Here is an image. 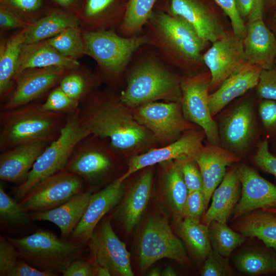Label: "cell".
I'll return each instance as SVG.
<instances>
[{
	"label": "cell",
	"instance_id": "6da1fadb",
	"mask_svg": "<svg viewBox=\"0 0 276 276\" xmlns=\"http://www.w3.org/2000/svg\"><path fill=\"white\" fill-rule=\"evenodd\" d=\"M79 113L91 134L108 140L124 160L159 147L152 133L123 102L119 90L108 86L99 89L80 103Z\"/></svg>",
	"mask_w": 276,
	"mask_h": 276
},
{
	"label": "cell",
	"instance_id": "7a4b0ae2",
	"mask_svg": "<svg viewBox=\"0 0 276 276\" xmlns=\"http://www.w3.org/2000/svg\"><path fill=\"white\" fill-rule=\"evenodd\" d=\"M181 78L145 45L135 54L126 71L120 97L131 109L151 102H180Z\"/></svg>",
	"mask_w": 276,
	"mask_h": 276
},
{
	"label": "cell",
	"instance_id": "3957f363",
	"mask_svg": "<svg viewBox=\"0 0 276 276\" xmlns=\"http://www.w3.org/2000/svg\"><path fill=\"white\" fill-rule=\"evenodd\" d=\"M143 33L146 45L169 65L183 70L185 76L196 75L193 70L202 61L201 52L206 43L185 20L160 10L153 11Z\"/></svg>",
	"mask_w": 276,
	"mask_h": 276
},
{
	"label": "cell",
	"instance_id": "277c9868",
	"mask_svg": "<svg viewBox=\"0 0 276 276\" xmlns=\"http://www.w3.org/2000/svg\"><path fill=\"white\" fill-rule=\"evenodd\" d=\"M86 55L97 64L103 83L119 90L124 84L126 71L136 52L146 45L144 33L132 37L119 35L114 29L83 31Z\"/></svg>",
	"mask_w": 276,
	"mask_h": 276
},
{
	"label": "cell",
	"instance_id": "5b68a950",
	"mask_svg": "<svg viewBox=\"0 0 276 276\" xmlns=\"http://www.w3.org/2000/svg\"><path fill=\"white\" fill-rule=\"evenodd\" d=\"M1 111V152L32 142L51 143L60 134L67 118L66 114L44 111L39 104L32 103Z\"/></svg>",
	"mask_w": 276,
	"mask_h": 276
},
{
	"label": "cell",
	"instance_id": "8992f818",
	"mask_svg": "<svg viewBox=\"0 0 276 276\" xmlns=\"http://www.w3.org/2000/svg\"><path fill=\"white\" fill-rule=\"evenodd\" d=\"M123 160L108 140L90 134L77 144L62 170L79 176L85 191L94 193L118 179L115 174Z\"/></svg>",
	"mask_w": 276,
	"mask_h": 276
},
{
	"label": "cell",
	"instance_id": "52a82bcc",
	"mask_svg": "<svg viewBox=\"0 0 276 276\" xmlns=\"http://www.w3.org/2000/svg\"><path fill=\"white\" fill-rule=\"evenodd\" d=\"M7 239L27 263L53 276L62 274L71 263L82 258L84 246L59 238L48 230L39 229L29 236Z\"/></svg>",
	"mask_w": 276,
	"mask_h": 276
},
{
	"label": "cell",
	"instance_id": "ba28073f",
	"mask_svg": "<svg viewBox=\"0 0 276 276\" xmlns=\"http://www.w3.org/2000/svg\"><path fill=\"white\" fill-rule=\"evenodd\" d=\"M90 134L82 122L79 108L67 114L59 136L38 157L26 180L14 188V198L20 201L39 182L62 171L77 144Z\"/></svg>",
	"mask_w": 276,
	"mask_h": 276
},
{
	"label": "cell",
	"instance_id": "9c48e42d",
	"mask_svg": "<svg viewBox=\"0 0 276 276\" xmlns=\"http://www.w3.org/2000/svg\"><path fill=\"white\" fill-rule=\"evenodd\" d=\"M139 267L145 272L157 261L168 258L188 265L185 248L172 232L168 220L163 216L148 219L140 235L138 243Z\"/></svg>",
	"mask_w": 276,
	"mask_h": 276
},
{
	"label": "cell",
	"instance_id": "30bf717a",
	"mask_svg": "<svg viewBox=\"0 0 276 276\" xmlns=\"http://www.w3.org/2000/svg\"><path fill=\"white\" fill-rule=\"evenodd\" d=\"M132 110L136 120L152 133L159 146L174 142L187 130L200 128L185 118L180 102H151Z\"/></svg>",
	"mask_w": 276,
	"mask_h": 276
},
{
	"label": "cell",
	"instance_id": "8fae6325",
	"mask_svg": "<svg viewBox=\"0 0 276 276\" xmlns=\"http://www.w3.org/2000/svg\"><path fill=\"white\" fill-rule=\"evenodd\" d=\"M219 145L239 157L245 155L256 143L259 127L254 105L244 100L228 110L219 124Z\"/></svg>",
	"mask_w": 276,
	"mask_h": 276
},
{
	"label": "cell",
	"instance_id": "7c38bea8",
	"mask_svg": "<svg viewBox=\"0 0 276 276\" xmlns=\"http://www.w3.org/2000/svg\"><path fill=\"white\" fill-rule=\"evenodd\" d=\"M211 75L198 73L181 78V109L185 118L202 129L208 143L219 145L218 124L209 104Z\"/></svg>",
	"mask_w": 276,
	"mask_h": 276
},
{
	"label": "cell",
	"instance_id": "4fadbf2b",
	"mask_svg": "<svg viewBox=\"0 0 276 276\" xmlns=\"http://www.w3.org/2000/svg\"><path fill=\"white\" fill-rule=\"evenodd\" d=\"M84 191V182L79 176L62 170L37 184L19 203L29 213L46 211L59 206Z\"/></svg>",
	"mask_w": 276,
	"mask_h": 276
},
{
	"label": "cell",
	"instance_id": "5bb4252c",
	"mask_svg": "<svg viewBox=\"0 0 276 276\" xmlns=\"http://www.w3.org/2000/svg\"><path fill=\"white\" fill-rule=\"evenodd\" d=\"M204 138H206L205 133L200 128L191 129L184 132L170 144L132 156L126 160V170L118 180L124 182L132 174L156 164L170 160L186 161L194 159L203 146Z\"/></svg>",
	"mask_w": 276,
	"mask_h": 276
},
{
	"label": "cell",
	"instance_id": "9a60e30c",
	"mask_svg": "<svg viewBox=\"0 0 276 276\" xmlns=\"http://www.w3.org/2000/svg\"><path fill=\"white\" fill-rule=\"evenodd\" d=\"M87 245L94 266L107 268L111 275H134L130 254L114 232L110 218L99 222Z\"/></svg>",
	"mask_w": 276,
	"mask_h": 276
},
{
	"label": "cell",
	"instance_id": "2e32d148",
	"mask_svg": "<svg viewBox=\"0 0 276 276\" xmlns=\"http://www.w3.org/2000/svg\"><path fill=\"white\" fill-rule=\"evenodd\" d=\"M62 67L29 68L15 79V88L1 105V110L13 109L32 103L57 86L68 71Z\"/></svg>",
	"mask_w": 276,
	"mask_h": 276
},
{
	"label": "cell",
	"instance_id": "e0dca14e",
	"mask_svg": "<svg viewBox=\"0 0 276 276\" xmlns=\"http://www.w3.org/2000/svg\"><path fill=\"white\" fill-rule=\"evenodd\" d=\"M211 75L210 92L217 89L235 71L246 63L243 40L233 35L212 43L202 55Z\"/></svg>",
	"mask_w": 276,
	"mask_h": 276
},
{
	"label": "cell",
	"instance_id": "ac0fdd59",
	"mask_svg": "<svg viewBox=\"0 0 276 276\" xmlns=\"http://www.w3.org/2000/svg\"><path fill=\"white\" fill-rule=\"evenodd\" d=\"M237 170L241 192L232 214L233 221L254 210L276 208L275 185L247 165L240 164Z\"/></svg>",
	"mask_w": 276,
	"mask_h": 276
},
{
	"label": "cell",
	"instance_id": "d6986e66",
	"mask_svg": "<svg viewBox=\"0 0 276 276\" xmlns=\"http://www.w3.org/2000/svg\"><path fill=\"white\" fill-rule=\"evenodd\" d=\"M124 182L117 179L92 194L82 217L68 240L83 246L87 244L102 218L123 198L125 194Z\"/></svg>",
	"mask_w": 276,
	"mask_h": 276
},
{
	"label": "cell",
	"instance_id": "ffe728a7",
	"mask_svg": "<svg viewBox=\"0 0 276 276\" xmlns=\"http://www.w3.org/2000/svg\"><path fill=\"white\" fill-rule=\"evenodd\" d=\"M162 11L185 20L206 43H213L227 35L215 16L198 0H168Z\"/></svg>",
	"mask_w": 276,
	"mask_h": 276
},
{
	"label": "cell",
	"instance_id": "44dd1931",
	"mask_svg": "<svg viewBox=\"0 0 276 276\" xmlns=\"http://www.w3.org/2000/svg\"><path fill=\"white\" fill-rule=\"evenodd\" d=\"M194 160L202 177L203 192L207 208L214 190L222 181L227 168L239 162L241 159L220 145L208 143L200 149Z\"/></svg>",
	"mask_w": 276,
	"mask_h": 276
},
{
	"label": "cell",
	"instance_id": "7402d4cb",
	"mask_svg": "<svg viewBox=\"0 0 276 276\" xmlns=\"http://www.w3.org/2000/svg\"><path fill=\"white\" fill-rule=\"evenodd\" d=\"M120 0H82L77 17L83 31L116 29L124 18L127 4Z\"/></svg>",
	"mask_w": 276,
	"mask_h": 276
},
{
	"label": "cell",
	"instance_id": "603a6c76",
	"mask_svg": "<svg viewBox=\"0 0 276 276\" xmlns=\"http://www.w3.org/2000/svg\"><path fill=\"white\" fill-rule=\"evenodd\" d=\"M49 144L45 141L32 142L1 152L0 179L17 185L21 183Z\"/></svg>",
	"mask_w": 276,
	"mask_h": 276
},
{
	"label": "cell",
	"instance_id": "cb8c5ba5",
	"mask_svg": "<svg viewBox=\"0 0 276 276\" xmlns=\"http://www.w3.org/2000/svg\"><path fill=\"white\" fill-rule=\"evenodd\" d=\"M246 34L243 39L246 62L262 69L275 68L276 35L263 19L248 22Z\"/></svg>",
	"mask_w": 276,
	"mask_h": 276
},
{
	"label": "cell",
	"instance_id": "d4e9b609",
	"mask_svg": "<svg viewBox=\"0 0 276 276\" xmlns=\"http://www.w3.org/2000/svg\"><path fill=\"white\" fill-rule=\"evenodd\" d=\"M262 70L258 65L246 62L210 94L209 104L212 116H216L236 98L256 87Z\"/></svg>",
	"mask_w": 276,
	"mask_h": 276
},
{
	"label": "cell",
	"instance_id": "484cf974",
	"mask_svg": "<svg viewBox=\"0 0 276 276\" xmlns=\"http://www.w3.org/2000/svg\"><path fill=\"white\" fill-rule=\"evenodd\" d=\"M152 167H146L131 184L115 213L116 217L128 232L140 221L148 203L153 182Z\"/></svg>",
	"mask_w": 276,
	"mask_h": 276
},
{
	"label": "cell",
	"instance_id": "4316f807",
	"mask_svg": "<svg viewBox=\"0 0 276 276\" xmlns=\"http://www.w3.org/2000/svg\"><path fill=\"white\" fill-rule=\"evenodd\" d=\"M241 192L237 165H232L227 168L222 181L214 190L211 205L204 213L201 222L208 226L213 221L226 223L232 216Z\"/></svg>",
	"mask_w": 276,
	"mask_h": 276
},
{
	"label": "cell",
	"instance_id": "83f0119b",
	"mask_svg": "<svg viewBox=\"0 0 276 276\" xmlns=\"http://www.w3.org/2000/svg\"><path fill=\"white\" fill-rule=\"evenodd\" d=\"M93 193L84 191L53 209L30 212V217L33 221H47L54 223L60 229L61 238L68 239L82 217Z\"/></svg>",
	"mask_w": 276,
	"mask_h": 276
},
{
	"label": "cell",
	"instance_id": "f1b7e54d",
	"mask_svg": "<svg viewBox=\"0 0 276 276\" xmlns=\"http://www.w3.org/2000/svg\"><path fill=\"white\" fill-rule=\"evenodd\" d=\"M80 64L78 60L67 57L59 53L47 40L24 44L20 54L14 81L15 78L27 69L50 67L71 69Z\"/></svg>",
	"mask_w": 276,
	"mask_h": 276
},
{
	"label": "cell",
	"instance_id": "f546056e",
	"mask_svg": "<svg viewBox=\"0 0 276 276\" xmlns=\"http://www.w3.org/2000/svg\"><path fill=\"white\" fill-rule=\"evenodd\" d=\"M231 227L245 237L259 239L276 252V213L254 210L234 220Z\"/></svg>",
	"mask_w": 276,
	"mask_h": 276
},
{
	"label": "cell",
	"instance_id": "4dcf8cb0",
	"mask_svg": "<svg viewBox=\"0 0 276 276\" xmlns=\"http://www.w3.org/2000/svg\"><path fill=\"white\" fill-rule=\"evenodd\" d=\"M25 44V28L0 44V101L3 103L13 91L14 77L20 54Z\"/></svg>",
	"mask_w": 276,
	"mask_h": 276
},
{
	"label": "cell",
	"instance_id": "1f68e13d",
	"mask_svg": "<svg viewBox=\"0 0 276 276\" xmlns=\"http://www.w3.org/2000/svg\"><path fill=\"white\" fill-rule=\"evenodd\" d=\"M73 27H80L75 15L52 7L45 14L25 28V44L47 40L65 29Z\"/></svg>",
	"mask_w": 276,
	"mask_h": 276
},
{
	"label": "cell",
	"instance_id": "d6a6232c",
	"mask_svg": "<svg viewBox=\"0 0 276 276\" xmlns=\"http://www.w3.org/2000/svg\"><path fill=\"white\" fill-rule=\"evenodd\" d=\"M182 162L170 160L159 163L163 190L170 209L177 220L183 219V208L189 193L181 171Z\"/></svg>",
	"mask_w": 276,
	"mask_h": 276
},
{
	"label": "cell",
	"instance_id": "836d02e7",
	"mask_svg": "<svg viewBox=\"0 0 276 276\" xmlns=\"http://www.w3.org/2000/svg\"><path fill=\"white\" fill-rule=\"evenodd\" d=\"M103 83L98 71L80 64L70 69L58 85L70 97L80 104L100 89Z\"/></svg>",
	"mask_w": 276,
	"mask_h": 276
},
{
	"label": "cell",
	"instance_id": "e575fe53",
	"mask_svg": "<svg viewBox=\"0 0 276 276\" xmlns=\"http://www.w3.org/2000/svg\"><path fill=\"white\" fill-rule=\"evenodd\" d=\"M235 264L241 272L259 275L276 272V252L267 247L244 250L235 258Z\"/></svg>",
	"mask_w": 276,
	"mask_h": 276
},
{
	"label": "cell",
	"instance_id": "d590c367",
	"mask_svg": "<svg viewBox=\"0 0 276 276\" xmlns=\"http://www.w3.org/2000/svg\"><path fill=\"white\" fill-rule=\"evenodd\" d=\"M157 0H128L125 13L117 32L124 37L139 35L153 11Z\"/></svg>",
	"mask_w": 276,
	"mask_h": 276
},
{
	"label": "cell",
	"instance_id": "8d00e7d4",
	"mask_svg": "<svg viewBox=\"0 0 276 276\" xmlns=\"http://www.w3.org/2000/svg\"><path fill=\"white\" fill-rule=\"evenodd\" d=\"M1 276H53L27 263L13 245L4 237H0Z\"/></svg>",
	"mask_w": 276,
	"mask_h": 276
},
{
	"label": "cell",
	"instance_id": "74e56055",
	"mask_svg": "<svg viewBox=\"0 0 276 276\" xmlns=\"http://www.w3.org/2000/svg\"><path fill=\"white\" fill-rule=\"evenodd\" d=\"M180 233L193 255L197 259H205L213 249L208 226L201 221L184 218L180 226Z\"/></svg>",
	"mask_w": 276,
	"mask_h": 276
},
{
	"label": "cell",
	"instance_id": "f35d334b",
	"mask_svg": "<svg viewBox=\"0 0 276 276\" xmlns=\"http://www.w3.org/2000/svg\"><path fill=\"white\" fill-rule=\"evenodd\" d=\"M208 226L213 250L224 257L229 256L245 240V237L228 226L226 223L213 221Z\"/></svg>",
	"mask_w": 276,
	"mask_h": 276
},
{
	"label": "cell",
	"instance_id": "ab89813d",
	"mask_svg": "<svg viewBox=\"0 0 276 276\" xmlns=\"http://www.w3.org/2000/svg\"><path fill=\"white\" fill-rule=\"evenodd\" d=\"M62 55L75 60L86 55L82 30L79 27L65 29L47 39Z\"/></svg>",
	"mask_w": 276,
	"mask_h": 276
},
{
	"label": "cell",
	"instance_id": "60d3db41",
	"mask_svg": "<svg viewBox=\"0 0 276 276\" xmlns=\"http://www.w3.org/2000/svg\"><path fill=\"white\" fill-rule=\"evenodd\" d=\"M1 221L9 226H24L32 220L29 213L24 211L19 202L6 193L4 187L0 186Z\"/></svg>",
	"mask_w": 276,
	"mask_h": 276
},
{
	"label": "cell",
	"instance_id": "b9f144b4",
	"mask_svg": "<svg viewBox=\"0 0 276 276\" xmlns=\"http://www.w3.org/2000/svg\"><path fill=\"white\" fill-rule=\"evenodd\" d=\"M28 23H32L52 7L45 5L43 0H6L1 4Z\"/></svg>",
	"mask_w": 276,
	"mask_h": 276
},
{
	"label": "cell",
	"instance_id": "7bdbcfd3",
	"mask_svg": "<svg viewBox=\"0 0 276 276\" xmlns=\"http://www.w3.org/2000/svg\"><path fill=\"white\" fill-rule=\"evenodd\" d=\"M39 106L44 111L67 115L77 110L80 103L70 97L58 85L49 93L46 100Z\"/></svg>",
	"mask_w": 276,
	"mask_h": 276
},
{
	"label": "cell",
	"instance_id": "ee69618b",
	"mask_svg": "<svg viewBox=\"0 0 276 276\" xmlns=\"http://www.w3.org/2000/svg\"><path fill=\"white\" fill-rule=\"evenodd\" d=\"M269 142L265 137L257 143L251 160L258 168L276 178V154L270 151Z\"/></svg>",
	"mask_w": 276,
	"mask_h": 276
},
{
	"label": "cell",
	"instance_id": "f6af8a7d",
	"mask_svg": "<svg viewBox=\"0 0 276 276\" xmlns=\"http://www.w3.org/2000/svg\"><path fill=\"white\" fill-rule=\"evenodd\" d=\"M258 113L266 137L269 141H276V101L262 100Z\"/></svg>",
	"mask_w": 276,
	"mask_h": 276
},
{
	"label": "cell",
	"instance_id": "bcb514c9",
	"mask_svg": "<svg viewBox=\"0 0 276 276\" xmlns=\"http://www.w3.org/2000/svg\"><path fill=\"white\" fill-rule=\"evenodd\" d=\"M227 257L212 250L204 260L200 271L202 276H224L232 274Z\"/></svg>",
	"mask_w": 276,
	"mask_h": 276
},
{
	"label": "cell",
	"instance_id": "7dc6e473",
	"mask_svg": "<svg viewBox=\"0 0 276 276\" xmlns=\"http://www.w3.org/2000/svg\"><path fill=\"white\" fill-rule=\"evenodd\" d=\"M229 18L233 34L243 39L247 32V27L237 7L236 0H214Z\"/></svg>",
	"mask_w": 276,
	"mask_h": 276
},
{
	"label": "cell",
	"instance_id": "c3c4849f",
	"mask_svg": "<svg viewBox=\"0 0 276 276\" xmlns=\"http://www.w3.org/2000/svg\"><path fill=\"white\" fill-rule=\"evenodd\" d=\"M256 88L260 99L276 101V69H262Z\"/></svg>",
	"mask_w": 276,
	"mask_h": 276
},
{
	"label": "cell",
	"instance_id": "681fc988",
	"mask_svg": "<svg viewBox=\"0 0 276 276\" xmlns=\"http://www.w3.org/2000/svg\"><path fill=\"white\" fill-rule=\"evenodd\" d=\"M206 209L203 191L189 192L183 208V219L201 221Z\"/></svg>",
	"mask_w": 276,
	"mask_h": 276
},
{
	"label": "cell",
	"instance_id": "f907efd6",
	"mask_svg": "<svg viewBox=\"0 0 276 276\" xmlns=\"http://www.w3.org/2000/svg\"><path fill=\"white\" fill-rule=\"evenodd\" d=\"M181 168L183 180L189 192L203 191L202 177L194 159L182 162Z\"/></svg>",
	"mask_w": 276,
	"mask_h": 276
},
{
	"label": "cell",
	"instance_id": "816d5d0a",
	"mask_svg": "<svg viewBox=\"0 0 276 276\" xmlns=\"http://www.w3.org/2000/svg\"><path fill=\"white\" fill-rule=\"evenodd\" d=\"M268 0H236L238 11L243 19L248 22L263 19Z\"/></svg>",
	"mask_w": 276,
	"mask_h": 276
},
{
	"label": "cell",
	"instance_id": "f5cc1de1",
	"mask_svg": "<svg viewBox=\"0 0 276 276\" xmlns=\"http://www.w3.org/2000/svg\"><path fill=\"white\" fill-rule=\"evenodd\" d=\"M28 23L7 8L0 6L1 32L12 29H22L28 27Z\"/></svg>",
	"mask_w": 276,
	"mask_h": 276
},
{
	"label": "cell",
	"instance_id": "db71d44e",
	"mask_svg": "<svg viewBox=\"0 0 276 276\" xmlns=\"http://www.w3.org/2000/svg\"><path fill=\"white\" fill-rule=\"evenodd\" d=\"M63 276H94V265L89 258L87 260L78 259L72 263L63 271Z\"/></svg>",
	"mask_w": 276,
	"mask_h": 276
},
{
	"label": "cell",
	"instance_id": "11a10c76",
	"mask_svg": "<svg viewBox=\"0 0 276 276\" xmlns=\"http://www.w3.org/2000/svg\"><path fill=\"white\" fill-rule=\"evenodd\" d=\"M57 6L56 8L62 9L76 15L81 4L82 0H51Z\"/></svg>",
	"mask_w": 276,
	"mask_h": 276
},
{
	"label": "cell",
	"instance_id": "9f6ffc18",
	"mask_svg": "<svg viewBox=\"0 0 276 276\" xmlns=\"http://www.w3.org/2000/svg\"><path fill=\"white\" fill-rule=\"evenodd\" d=\"M94 275L110 276L111 275L107 268L101 266H94Z\"/></svg>",
	"mask_w": 276,
	"mask_h": 276
},
{
	"label": "cell",
	"instance_id": "6f0895ef",
	"mask_svg": "<svg viewBox=\"0 0 276 276\" xmlns=\"http://www.w3.org/2000/svg\"><path fill=\"white\" fill-rule=\"evenodd\" d=\"M161 275L163 276H176L177 273L172 267L168 266L162 271Z\"/></svg>",
	"mask_w": 276,
	"mask_h": 276
},
{
	"label": "cell",
	"instance_id": "680465c9",
	"mask_svg": "<svg viewBox=\"0 0 276 276\" xmlns=\"http://www.w3.org/2000/svg\"><path fill=\"white\" fill-rule=\"evenodd\" d=\"M161 270L158 267H155L152 269H151L148 273H147V275L149 276H159L161 275Z\"/></svg>",
	"mask_w": 276,
	"mask_h": 276
},
{
	"label": "cell",
	"instance_id": "91938a15",
	"mask_svg": "<svg viewBox=\"0 0 276 276\" xmlns=\"http://www.w3.org/2000/svg\"><path fill=\"white\" fill-rule=\"evenodd\" d=\"M274 1L275 4V11L272 20L271 27L272 28V31L276 35V0Z\"/></svg>",
	"mask_w": 276,
	"mask_h": 276
},
{
	"label": "cell",
	"instance_id": "94428289",
	"mask_svg": "<svg viewBox=\"0 0 276 276\" xmlns=\"http://www.w3.org/2000/svg\"><path fill=\"white\" fill-rule=\"evenodd\" d=\"M271 148L274 151V154H276V141H272Z\"/></svg>",
	"mask_w": 276,
	"mask_h": 276
},
{
	"label": "cell",
	"instance_id": "6125c7cd",
	"mask_svg": "<svg viewBox=\"0 0 276 276\" xmlns=\"http://www.w3.org/2000/svg\"><path fill=\"white\" fill-rule=\"evenodd\" d=\"M263 210L270 212L276 213V208H268V209H263Z\"/></svg>",
	"mask_w": 276,
	"mask_h": 276
},
{
	"label": "cell",
	"instance_id": "be15d7a7",
	"mask_svg": "<svg viewBox=\"0 0 276 276\" xmlns=\"http://www.w3.org/2000/svg\"><path fill=\"white\" fill-rule=\"evenodd\" d=\"M6 0H0V3L2 4L4 3Z\"/></svg>",
	"mask_w": 276,
	"mask_h": 276
},
{
	"label": "cell",
	"instance_id": "e7e4bbea",
	"mask_svg": "<svg viewBox=\"0 0 276 276\" xmlns=\"http://www.w3.org/2000/svg\"><path fill=\"white\" fill-rule=\"evenodd\" d=\"M275 68L276 69V58H275Z\"/></svg>",
	"mask_w": 276,
	"mask_h": 276
}]
</instances>
